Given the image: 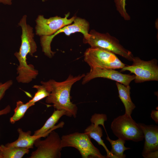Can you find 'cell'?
Segmentation results:
<instances>
[{
  "label": "cell",
  "mask_w": 158,
  "mask_h": 158,
  "mask_svg": "<svg viewBox=\"0 0 158 158\" xmlns=\"http://www.w3.org/2000/svg\"><path fill=\"white\" fill-rule=\"evenodd\" d=\"M119 97L124 106L125 114L131 116L135 106L132 102L130 97V87L129 85L125 86L118 82H116Z\"/></svg>",
  "instance_id": "5bb4252c"
},
{
  "label": "cell",
  "mask_w": 158,
  "mask_h": 158,
  "mask_svg": "<svg viewBox=\"0 0 158 158\" xmlns=\"http://www.w3.org/2000/svg\"><path fill=\"white\" fill-rule=\"evenodd\" d=\"M143 132L145 139L142 155L144 156L150 152L158 150V127L138 123Z\"/></svg>",
  "instance_id": "7c38bea8"
},
{
  "label": "cell",
  "mask_w": 158,
  "mask_h": 158,
  "mask_svg": "<svg viewBox=\"0 0 158 158\" xmlns=\"http://www.w3.org/2000/svg\"><path fill=\"white\" fill-rule=\"evenodd\" d=\"M33 87L37 90L33 98L29 101L33 105H34L36 102L46 97L49 95V93L42 85H35Z\"/></svg>",
  "instance_id": "ffe728a7"
},
{
  "label": "cell",
  "mask_w": 158,
  "mask_h": 158,
  "mask_svg": "<svg viewBox=\"0 0 158 158\" xmlns=\"http://www.w3.org/2000/svg\"><path fill=\"white\" fill-rule=\"evenodd\" d=\"M29 149L17 147H9L0 145V156L1 158H21L28 154Z\"/></svg>",
  "instance_id": "e0dca14e"
},
{
  "label": "cell",
  "mask_w": 158,
  "mask_h": 158,
  "mask_svg": "<svg viewBox=\"0 0 158 158\" xmlns=\"http://www.w3.org/2000/svg\"><path fill=\"white\" fill-rule=\"evenodd\" d=\"M26 15H24L21 19L19 25L22 28L21 43L19 51L14 54L18 59L19 65L17 68L18 75L16 79L18 83H28L36 78L38 74L32 64H28L27 56L28 54L32 56L37 51V46L33 38V29L26 23Z\"/></svg>",
  "instance_id": "7a4b0ae2"
},
{
  "label": "cell",
  "mask_w": 158,
  "mask_h": 158,
  "mask_svg": "<svg viewBox=\"0 0 158 158\" xmlns=\"http://www.w3.org/2000/svg\"><path fill=\"white\" fill-rule=\"evenodd\" d=\"M97 78H106L114 80L125 86L129 85L135 78V75L123 74L111 69L98 68H90V71L83 78L82 84L84 85L92 80Z\"/></svg>",
  "instance_id": "8fae6325"
},
{
  "label": "cell",
  "mask_w": 158,
  "mask_h": 158,
  "mask_svg": "<svg viewBox=\"0 0 158 158\" xmlns=\"http://www.w3.org/2000/svg\"><path fill=\"white\" fill-rule=\"evenodd\" d=\"M84 133L90 138H92L95 140L99 145H101L103 147L107 153L106 158H114L102 139V137L103 136V131L102 128L99 125L95 126L93 123H91L85 130Z\"/></svg>",
  "instance_id": "2e32d148"
},
{
  "label": "cell",
  "mask_w": 158,
  "mask_h": 158,
  "mask_svg": "<svg viewBox=\"0 0 158 158\" xmlns=\"http://www.w3.org/2000/svg\"><path fill=\"white\" fill-rule=\"evenodd\" d=\"M89 33V38L83 39L84 43L88 44L91 47L102 48L119 55L129 61H133L134 56L131 52L124 48L115 37L108 33H102L94 30H92Z\"/></svg>",
  "instance_id": "3957f363"
},
{
  "label": "cell",
  "mask_w": 158,
  "mask_h": 158,
  "mask_svg": "<svg viewBox=\"0 0 158 158\" xmlns=\"http://www.w3.org/2000/svg\"><path fill=\"white\" fill-rule=\"evenodd\" d=\"M84 74L73 76L70 75L65 80L57 82L51 79L47 81H41V83L49 93L45 102L52 104L56 110L66 111V116L75 118L78 111L76 105L71 101L70 91L72 85L85 76Z\"/></svg>",
  "instance_id": "6da1fadb"
},
{
  "label": "cell",
  "mask_w": 158,
  "mask_h": 158,
  "mask_svg": "<svg viewBox=\"0 0 158 158\" xmlns=\"http://www.w3.org/2000/svg\"><path fill=\"white\" fill-rule=\"evenodd\" d=\"M44 140L37 139L34 145L37 147L30 158H60L61 156V138L54 130L51 131Z\"/></svg>",
  "instance_id": "ba28073f"
},
{
  "label": "cell",
  "mask_w": 158,
  "mask_h": 158,
  "mask_svg": "<svg viewBox=\"0 0 158 158\" xmlns=\"http://www.w3.org/2000/svg\"><path fill=\"white\" fill-rule=\"evenodd\" d=\"M0 3H2L4 4L11 5V4L5 0H0Z\"/></svg>",
  "instance_id": "4316f807"
},
{
  "label": "cell",
  "mask_w": 158,
  "mask_h": 158,
  "mask_svg": "<svg viewBox=\"0 0 158 158\" xmlns=\"http://www.w3.org/2000/svg\"><path fill=\"white\" fill-rule=\"evenodd\" d=\"M143 157L145 158H157L158 157V150L149 153Z\"/></svg>",
  "instance_id": "cb8c5ba5"
},
{
  "label": "cell",
  "mask_w": 158,
  "mask_h": 158,
  "mask_svg": "<svg viewBox=\"0 0 158 158\" xmlns=\"http://www.w3.org/2000/svg\"><path fill=\"white\" fill-rule=\"evenodd\" d=\"M68 16L67 14L64 18L56 16L47 19L42 15H39L36 20V34L41 36L53 35L60 29L73 22L75 17L68 19Z\"/></svg>",
  "instance_id": "30bf717a"
},
{
  "label": "cell",
  "mask_w": 158,
  "mask_h": 158,
  "mask_svg": "<svg viewBox=\"0 0 158 158\" xmlns=\"http://www.w3.org/2000/svg\"><path fill=\"white\" fill-rule=\"evenodd\" d=\"M133 63L125 66L121 71H129L134 74V81L137 83L150 81H158V61L153 59L148 61L141 60L138 57H134Z\"/></svg>",
  "instance_id": "52a82bcc"
},
{
  "label": "cell",
  "mask_w": 158,
  "mask_h": 158,
  "mask_svg": "<svg viewBox=\"0 0 158 158\" xmlns=\"http://www.w3.org/2000/svg\"><path fill=\"white\" fill-rule=\"evenodd\" d=\"M66 111L63 110H56L47 120L43 126L40 129L34 132L33 135H42L49 133L53 130V128L60 118L63 116L66 115Z\"/></svg>",
  "instance_id": "9a60e30c"
},
{
  "label": "cell",
  "mask_w": 158,
  "mask_h": 158,
  "mask_svg": "<svg viewBox=\"0 0 158 158\" xmlns=\"http://www.w3.org/2000/svg\"><path fill=\"white\" fill-rule=\"evenodd\" d=\"M32 106L29 101L25 104L21 101H17L16 107L14 110V114L10 118V122L13 124L21 119L24 116L28 109Z\"/></svg>",
  "instance_id": "d6986e66"
},
{
  "label": "cell",
  "mask_w": 158,
  "mask_h": 158,
  "mask_svg": "<svg viewBox=\"0 0 158 158\" xmlns=\"http://www.w3.org/2000/svg\"><path fill=\"white\" fill-rule=\"evenodd\" d=\"M0 158H1V156H0Z\"/></svg>",
  "instance_id": "f1b7e54d"
},
{
  "label": "cell",
  "mask_w": 158,
  "mask_h": 158,
  "mask_svg": "<svg viewBox=\"0 0 158 158\" xmlns=\"http://www.w3.org/2000/svg\"><path fill=\"white\" fill-rule=\"evenodd\" d=\"M84 60L90 68L115 70L121 69L126 66L115 54L99 47H90L87 49L84 53Z\"/></svg>",
  "instance_id": "277c9868"
},
{
  "label": "cell",
  "mask_w": 158,
  "mask_h": 158,
  "mask_svg": "<svg viewBox=\"0 0 158 158\" xmlns=\"http://www.w3.org/2000/svg\"><path fill=\"white\" fill-rule=\"evenodd\" d=\"M151 116L152 119L157 124L158 123V110H153L152 111Z\"/></svg>",
  "instance_id": "d4e9b609"
},
{
  "label": "cell",
  "mask_w": 158,
  "mask_h": 158,
  "mask_svg": "<svg viewBox=\"0 0 158 158\" xmlns=\"http://www.w3.org/2000/svg\"><path fill=\"white\" fill-rule=\"evenodd\" d=\"M126 0H115L117 10L120 14L121 16L126 20L130 19V17L126 12L125 8L126 5Z\"/></svg>",
  "instance_id": "44dd1931"
},
{
  "label": "cell",
  "mask_w": 158,
  "mask_h": 158,
  "mask_svg": "<svg viewBox=\"0 0 158 158\" xmlns=\"http://www.w3.org/2000/svg\"><path fill=\"white\" fill-rule=\"evenodd\" d=\"M107 140L109 142L111 146L110 152L114 158H124L126 155L124 154L125 151L130 149V148L126 147L124 146L125 140L120 138L116 140L110 139L107 134Z\"/></svg>",
  "instance_id": "ac0fdd59"
},
{
  "label": "cell",
  "mask_w": 158,
  "mask_h": 158,
  "mask_svg": "<svg viewBox=\"0 0 158 158\" xmlns=\"http://www.w3.org/2000/svg\"><path fill=\"white\" fill-rule=\"evenodd\" d=\"M5 0L9 2V3H11V4H12V2H11V0Z\"/></svg>",
  "instance_id": "83f0119b"
},
{
  "label": "cell",
  "mask_w": 158,
  "mask_h": 158,
  "mask_svg": "<svg viewBox=\"0 0 158 158\" xmlns=\"http://www.w3.org/2000/svg\"><path fill=\"white\" fill-rule=\"evenodd\" d=\"M107 120V115L104 114H95L91 117L90 121L91 123L95 126L101 125L102 126L106 131L104 126V122Z\"/></svg>",
  "instance_id": "7402d4cb"
},
{
  "label": "cell",
  "mask_w": 158,
  "mask_h": 158,
  "mask_svg": "<svg viewBox=\"0 0 158 158\" xmlns=\"http://www.w3.org/2000/svg\"><path fill=\"white\" fill-rule=\"evenodd\" d=\"M13 81L9 80L4 83L0 82V101L4 97L6 91L12 85Z\"/></svg>",
  "instance_id": "603a6c76"
},
{
  "label": "cell",
  "mask_w": 158,
  "mask_h": 158,
  "mask_svg": "<svg viewBox=\"0 0 158 158\" xmlns=\"http://www.w3.org/2000/svg\"><path fill=\"white\" fill-rule=\"evenodd\" d=\"M72 24L66 25L60 29L53 35L49 36H42L40 43L42 51L45 55L51 58L54 55V52L51 49V44L52 39L57 34L63 32L67 36L75 32H80L83 35V39L86 40L90 36L88 32L89 29V23L85 19L75 17Z\"/></svg>",
  "instance_id": "9c48e42d"
},
{
  "label": "cell",
  "mask_w": 158,
  "mask_h": 158,
  "mask_svg": "<svg viewBox=\"0 0 158 158\" xmlns=\"http://www.w3.org/2000/svg\"><path fill=\"white\" fill-rule=\"evenodd\" d=\"M111 128L116 136L125 141L138 142L144 138L143 132L138 123L131 116L125 114L115 118L111 123Z\"/></svg>",
  "instance_id": "5b68a950"
},
{
  "label": "cell",
  "mask_w": 158,
  "mask_h": 158,
  "mask_svg": "<svg viewBox=\"0 0 158 158\" xmlns=\"http://www.w3.org/2000/svg\"><path fill=\"white\" fill-rule=\"evenodd\" d=\"M17 131L19 134L18 139L13 142L7 143L5 145L6 146L29 149L33 148L34 143L37 139L41 137H46L49 134L47 133L42 135H31V132L30 130L24 132L22 128H18Z\"/></svg>",
  "instance_id": "4fadbf2b"
},
{
  "label": "cell",
  "mask_w": 158,
  "mask_h": 158,
  "mask_svg": "<svg viewBox=\"0 0 158 158\" xmlns=\"http://www.w3.org/2000/svg\"><path fill=\"white\" fill-rule=\"evenodd\" d=\"M11 106L8 105L4 108L0 110V116L8 114L11 111Z\"/></svg>",
  "instance_id": "484cf974"
},
{
  "label": "cell",
  "mask_w": 158,
  "mask_h": 158,
  "mask_svg": "<svg viewBox=\"0 0 158 158\" xmlns=\"http://www.w3.org/2000/svg\"><path fill=\"white\" fill-rule=\"evenodd\" d=\"M61 138V145L63 148L73 147L78 150L83 158H105L94 146L91 138L85 133L75 132L63 135Z\"/></svg>",
  "instance_id": "8992f818"
}]
</instances>
